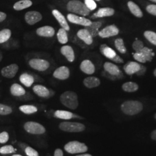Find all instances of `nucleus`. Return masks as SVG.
Listing matches in <instances>:
<instances>
[{
    "label": "nucleus",
    "instance_id": "nucleus-1",
    "mask_svg": "<svg viewBox=\"0 0 156 156\" xmlns=\"http://www.w3.org/2000/svg\"><path fill=\"white\" fill-rule=\"evenodd\" d=\"M60 100L64 106L72 110L77 109L79 106L78 95L73 91H67L63 93L60 95Z\"/></svg>",
    "mask_w": 156,
    "mask_h": 156
},
{
    "label": "nucleus",
    "instance_id": "nucleus-2",
    "mask_svg": "<svg viewBox=\"0 0 156 156\" xmlns=\"http://www.w3.org/2000/svg\"><path fill=\"white\" fill-rule=\"evenodd\" d=\"M143 104L138 101H127L121 105V110L126 115L134 116L143 110Z\"/></svg>",
    "mask_w": 156,
    "mask_h": 156
},
{
    "label": "nucleus",
    "instance_id": "nucleus-3",
    "mask_svg": "<svg viewBox=\"0 0 156 156\" xmlns=\"http://www.w3.org/2000/svg\"><path fill=\"white\" fill-rule=\"evenodd\" d=\"M67 10L71 13L77 14L83 16L89 15L90 11L86 5L81 1L78 0H72L68 2Z\"/></svg>",
    "mask_w": 156,
    "mask_h": 156
},
{
    "label": "nucleus",
    "instance_id": "nucleus-4",
    "mask_svg": "<svg viewBox=\"0 0 156 156\" xmlns=\"http://www.w3.org/2000/svg\"><path fill=\"white\" fill-rule=\"evenodd\" d=\"M64 150L69 154L83 153L88 151V147L84 143L73 140L68 142L64 146Z\"/></svg>",
    "mask_w": 156,
    "mask_h": 156
},
{
    "label": "nucleus",
    "instance_id": "nucleus-5",
    "mask_svg": "<svg viewBox=\"0 0 156 156\" xmlns=\"http://www.w3.org/2000/svg\"><path fill=\"white\" fill-rule=\"evenodd\" d=\"M59 128L67 133H80L84 131L86 127L82 123L64 122L59 124Z\"/></svg>",
    "mask_w": 156,
    "mask_h": 156
},
{
    "label": "nucleus",
    "instance_id": "nucleus-6",
    "mask_svg": "<svg viewBox=\"0 0 156 156\" xmlns=\"http://www.w3.org/2000/svg\"><path fill=\"white\" fill-rule=\"evenodd\" d=\"M100 51L103 56L111 60L112 62L119 64L124 62V60L120 56L117 55L116 51L106 44L101 45Z\"/></svg>",
    "mask_w": 156,
    "mask_h": 156
},
{
    "label": "nucleus",
    "instance_id": "nucleus-7",
    "mask_svg": "<svg viewBox=\"0 0 156 156\" xmlns=\"http://www.w3.org/2000/svg\"><path fill=\"white\" fill-rule=\"evenodd\" d=\"M24 128L29 134L41 135L46 132L45 127L41 124L35 122H27L24 124Z\"/></svg>",
    "mask_w": 156,
    "mask_h": 156
},
{
    "label": "nucleus",
    "instance_id": "nucleus-8",
    "mask_svg": "<svg viewBox=\"0 0 156 156\" xmlns=\"http://www.w3.org/2000/svg\"><path fill=\"white\" fill-rule=\"evenodd\" d=\"M28 64L31 68L41 72L46 71L50 67L49 62L41 58H32L28 62Z\"/></svg>",
    "mask_w": 156,
    "mask_h": 156
},
{
    "label": "nucleus",
    "instance_id": "nucleus-9",
    "mask_svg": "<svg viewBox=\"0 0 156 156\" xmlns=\"http://www.w3.org/2000/svg\"><path fill=\"white\" fill-rule=\"evenodd\" d=\"M105 71L117 79H122L124 77L123 73L118 66L110 62H106L104 64Z\"/></svg>",
    "mask_w": 156,
    "mask_h": 156
},
{
    "label": "nucleus",
    "instance_id": "nucleus-10",
    "mask_svg": "<svg viewBox=\"0 0 156 156\" xmlns=\"http://www.w3.org/2000/svg\"><path fill=\"white\" fill-rule=\"evenodd\" d=\"M67 19L71 23L84 27L89 26L92 22L90 20L84 17L79 16L73 13H69L67 15Z\"/></svg>",
    "mask_w": 156,
    "mask_h": 156
},
{
    "label": "nucleus",
    "instance_id": "nucleus-11",
    "mask_svg": "<svg viewBox=\"0 0 156 156\" xmlns=\"http://www.w3.org/2000/svg\"><path fill=\"white\" fill-rule=\"evenodd\" d=\"M119 33V30L117 27L114 25H109L102 29L98 33V36L102 38H107L112 37H114Z\"/></svg>",
    "mask_w": 156,
    "mask_h": 156
},
{
    "label": "nucleus",
    "instance_id": "nucleus-12",
    "mask_svg": "<svg viewBox=\"0 0 156 156\" xmlns=\"http://www.w3.org/2000/svg\"><path fill=\"white\" fill-rule=\"evenodd\" d=\"M24 19L28 24L33 26L34 24L39 22L42 19V16L39 12L34 11H29L26 13L24 16Z\"/></svg>",
    "mask_w": 156,
    "mask_h": 156
},
{
    "label": "nucleus",
    "instance_id": "nucleus-13",
    "mask_svg": "<svg viewBox=\"0 0 156 156\" xmlns=\"http://www.w3.org/2000/svg\"><path fill=\"white\" fill-rule=\"evenodd\" d=\"M19 70V66L16 64H12L6 67H4L1 69V75L2 76L5 78H14Z\"/></svg>",
    "mask_w": 156,
    "mask_h": 156
},
{
    "label": "nucleus",
    "instance_id": "nucleus-14",
    "mask_svg": "<svg viewBox=\"0 0 156 156\" xmlns=\"http://www.w3.org/2000/svg\"><path fill=\"white\" fill-rule=\"evenodd\" d=\"M53 77L58 80H64L69 78L70 71L68 67L61 66L56 69L53 73Z\"/></svg>",
    "mask_w": 156,
    "mask_h": 156
},
{
    "label": "nucleus",
    "instance_id": "nucleus-15",
    "mask_svg": "<svg viewBox=\"0 0 156 156\" xmlns=\"http://www.w3.org/2000/svg\"><path fill=\"white\" fill-rule=\"evenodd\" d=\"M36 34L39 37L51 38L55 35V30L50 26H45L37 28L36 30Z\"/></svg>",
    "mask_w": 156,
    "mask_h": 156
},
{
    "label": "nucleus",
    "instance_id": "nucleus-16",
    "mask_svg": "<svg viewBox=\"0 0 156 156\" xmlns=\"http://www.w3.org/2000/svg\"><path fill=\"white\" fill-rule=\"evenodd\" d=\"M52 14L56 18L57 21L59 23L62 28L65 29L67 31L70 30V27L67 22V19L62 13L57 9H54L52 11Z\"/></svg>",
    "mask_w": 156,
    "mask_h": 156
},
{
    "label": "nucleus",
    "instance_id": "nucleus-17",
    "mask_svg": "<svg viewBox=\"0 0 156 156\" xmlns=\"http://www.w3.org/2000/svg\"><path fill=\"white\" fill-rule=\"evenodd\" d=\"M76 35L78 38L82 41L86 45H90L93 44V37L91 35L89 32L86 28L79 30Z\"/></svg>",
    "mask_w": 156,
    "mask_h": 156
},
{
    "label": "nucleus",
    "instance_id": "nucleus-18",
    "mask_svg": "<svg viewBox=\"0 0 156 156\" xmlns=\"http://www.w3.org/2000/svg\"><path fill=\"white\" fill-rule=\"evenodd\" d=\"M60 52L62 56H64L67 60L70 62L75 61V55L73 48L69 45H64L60 49Z\"/></svg>",
    "mask_w": 156,
    "mask_h": 156
},
{
    "label": "nucleus",
    "instance_id": "nucleus-19",
    "mask_svg": "<svg viewBox=\"0 0 156 156\" xmlns=\"http://www.w3.org/2000/svg\"><path fill=\"white\" fill-rule=\"evenodd\" d=\"M80 69L83 73L87 75H92L95 71L94 64L89 60H84L82 62L80 65Z\"/></svg>",
    "mask_w": 156,
    "mask_h": 156
},
{
    "label": "nucleus",
    "instance_id": "nucleus-20",
    "mask_svg": "<svg viewBox=\"0 0 156 156\" xmlns=\"http://www.w3.org/2000/svg\"><path fill=\"white\" fill-rule=\"evenodd\" d=\"M115 10L111 8H102L94 13L91 17L92 19H95L112 16L115 14Z\"/></svg>",
    "mask_w": 156,
    "mask_h": 156
},
{
    "label": "nucleus",
    "instance_id": "nucleus-21",
    "mask_svg": "<svg viewBox=\"0 0 156 156\" xmlns=\"http://www.w3.org/2000/svg\"><path fill=\"white\" fill-rule=\"evenodd\" d=\"M140 64L135 62H129L123 67L124 72L127 75H131L136 73L140 70Z\"/></svg>",
    "mask_w": 156,
    "mask_h": 156
},
{
    "label": "nucleus",
    "instance_id": "nucleus-22",
    "mask_svg": "<svg viewBox=\"0 0 156 156\" xmlns=\"http://www.w3.org/2000/svg\"><path fill=\"white\" fill-rule=\"evenodd\" d=\"M34 93L42 98H48L50 95V91L47 87L41 84H36L33 87Z\"/></svg>",
    "mask_w": 156,
    "mask_h": 156
},
{
    "label": "nucleus",
    "instance_id": "nucleus-23",
    "mask_svg": "<svg viewBox=\"0 0 156 156\" xmlns=\"http://www.w3.org/2000/svg\"><path fill=\"white\" fill-rule=\"evenodd\" d=\"M55 117H57L60 119L62 120H70L73 118L78 117L81 119V117L78 115H76L73 114L71 112L67 111H63V110H57L54 113Z\"/></svg>",
    "mask_w": 156,
    "mask_h": 156
},
{
    "label": "nucleus",
    "instance_id": "nucleus-24",
    "mask_svg": "<svg viewBox=\"0 0 156 156\" xmlns=\"http://www.w3.org/2000/svg\"><path fill=\"white\" fill-rule=\"evenodd\" d=\"M102 26V22L100 21L98 22H91V24L85 27V28L89 32L91 35L93 37H96L98 35V33L100 32V28Z\"/></svg>",
    "mask_w": 156,
    "mask_h": 156
},
{
    "label": "nucleus",
    "instance_id": "nucleus-25",
    "mask_svg": "<svg viewBox=\"0 0 156 156\" xmlns=\"http://www.w3.org/2000/svg\"><path fill=\"white\" fill-rule=\"evenodd\" d=\"M84 85L89 89L97 87L100 85V79L95 76H89L85 78L83 80Z\"/></svg>",
    "mask_w": 156,
    "mask_h": 156
},
{
    "label": "nucleus",
    "instance_id": "nucleus-26",
    "mask_svg": "<svg viewBox=\"0 0 156 156\" xmlns=\"http://www.w3.org/2000/svg\"><path fill=\"white\" fill-rule=\"evenodd\" d=\"M19 80L26 87H30L34 82V78L28 73H23L20 76Z\"/></svg>",
    "mask_w": 156,
    "mask_h": 156
},
{
    "label": "nucleus",
    "instance_id": "nucleus-27",
    "mask_svg": "<svg viewBox=\"0 0 156 156\" xmlns=\"http://www.w3.org/2000/svg\"><path fill=\"white\" fill-rule=\"evenodd\" d=\"M10 91L12 95L15 97H21L26 93L25 89L19 84H13L10 88Z\"/></svg>",
    "mask_w": 156,
    "mask_h": 156
},
{
    "label": "nucleus",
    "instance_id": "nucleus-28",
    "mask_svg": "<svg viewBox=\"0 0 156 156\" xmlns=\"http://www.w3.org/2000/svg\"><path fill=\"white\" fill-rule=\"evenodd\" d=\"M127 5L129 11L135 16L138 18H141L143 17V13L141 9L138 5H137L134 2L129 1L127 3Z\"/></svg>",
    "mask_w": 156,
    "mask_h": 156
},
{
    "label": "nucleus",
    "instance_id": "nucleus-29",
    "mask_svg": "<svg viewBox=\"0 0 156 156\" xmlns=\"http://www.w3.org/2000/svg\"><path fill=\"white\" fill-rule=\"evenodd\" d=\"M33 5V2L30 0H21L17 1L14 5L13 8L16 11H22L24 9L28 8Z\"/></svg>",
    "mask_w": 156,
    "mask_h": 156
},
{
    "label": "nucleus",
    "instance_id": "nucleus-30",
    "mask_svg": "<svg viewBox=\"0 0 156 156\" xmlns=\"http://www.w3.org/2000/svg\"><path fill=\"white\" fill-rule=\"evenodd\" d=\"M57 38L60 44H66L68 42V35L67 31L64 28H60L57 33Z\"/></svg>",
    "mask_w": 156,
    "mask_h": 156
},
{
    "label": "nucleus",
    "instance_id": "nucleus-31",
    "mask_svg": "<svg viewBox=\"0 0 156 156\" xmlns=\"http://www.w3.org/2000/svg\"><path fill=\"white\" fill-rule=\"evenodd\" d=\"M138 89H139L138 84L133 82H126L122 85V89L126 92H128V93L135 92L138 90Z\"/></svg>",
    "mask_w": 156,
    "mask_h": 156
},
{
    "label": "nucleus",
    "instance_id": "nucleus-32",
    "mask_svg": "<svg viewBox=\"0 0 156 156\" xmlns=\"http://www.w3.org/2000/svg\"><path fill=\"white\" fill-rule=\"evenodd\" d=\"M19 110L26 115H31L38 111V108L32 105H23L19 107Z\"/></svg>",
    "mask_w": 156,
    "mask_h": 156
},
{
    "label": "nucleus",
    "instance_id": "nucleus-33",
    "mask_svg": "<svg viewBox=\"0 0 156 156\" xmlns=\"http://www.w3.org/2000/svg\"><path fill=\"white\" fill-rule=\"evenodd\" d=\"M12 32L11 30L5 28L0 31V44H4L10 39Z\"/></svg>",
    "mask_w": 156,
    "mask_h": 156
},
{
    "label": "nucleus",
    "instance_id": "nucleus-34",
    "mask_svg": "<svg viewBox=\"0 0 156 156\" xmlns=\"http://www.w3.org/2000/svg\"><path fill=\"white\" fill-rule=\"evenodd\" d=\"M115 48L120 53L125 54L127 52V49L124 45V42L122 38H117L115 41Z\"/></svg>",
    "mask_w": 156,
    "mask_h": 156
},
{
    "label": "nucleus",
    "instance_id": "nucleus-35",
    "mask_svg": "<svg viewBox=\"0 0 156 156\" xmlns=\"http://www.w3.org/2000/svg\"><path fill=\"white\" fill-rule=\"evenodd\" d=\"M140 51H141L145 56V58L147 60V62H151L153 60V57L154 55V53L153 52L152 49H151L147 47H144L143 49L140 50Z\"/></svg>",
    "mask_w": 156,
    "mask_h": 156
},
{
    "label": "nucleus",
    "instance_id": "nucleus-36",
    "mask_svg": "<svg viewBox=\"0 0 156 156\" xmlns=\"http://www.w3.org/2000/svg\"><path fill=\"white\" fill-rule=\"evenodd\" d=\"M146 39H147L153 45L156 46V33L151 31H146L144 33Z\"/></svg>",
    "mask_w": 156,
    "mask_h": 156
},
{
    "label": "nucleus",
    "instance_id": "nucleus-37",
    "mask_svg": "<svg viewBox=\"0 0 156 156\" xmlns=\"http://www.w3.org/2000/svg\"><path fill=\"white\" fill-rule=\"evenodd\" d=\"M16 149L12 145H5L0 148V153L2 154H11L16 152Z\"/></svg>",
    "mask_w": 156,
    "mask_h": 156
},
{
    "label": "nucleus",
    "instance_id": "nucleus-38",
    "mask_svg": "<svg viewBox=\"0 0 156 156\" xmlns=\"http://www.w3.org/2000/svg\"><path fill=\"white\" fill-rule=\"evenodd\" d=\"M12 112L11 107L0 104V115H8Z\"/></svg>",
    "mask_w": 156,
    "mask_h": 156
},
{
    "label": "nucleus",
    "instance_id": "nucleus-39",
    "mask_svg": "<svg viewBox=\"0 0 156 156\" xmlns=\"http://www.w3.org/2000/svg\"><path fill=\"white\" fill-rule=\"evenodd\" d=\"M133 57L135 60H136L137 62H140L145 63L146 62H147L144 55L141 51L135 52L133 55Z\"/></svg>",
    "mask_w": 156,
    "mask_h": 156
},
{
    "label": "nucleus",
    "instance_id": "nucleus-40",
    "mask_svg": "<svg viewBox=\"0 0 156 156\" xmlns=\"http://www.w3.org/2000/svg\"><path fill=\"white\" fill-rule=\"evenodd\" d=\"M144 47V43L140 40L135 41L133 44V48L136 52H139Z\"/></svg>",
    "mask_w": 156,
    "mask_h": 156
},
{
    "label": "nucleus",
    "instance_id": "nucleus-41",
    "mask_svg": "<svg viewBox=\"0 0 156 156\" xmlns=\"http://www.w3.org/2000/svg\"><path fill=\"white\" fill-rule=\"evenodd\" d=\"M84 4L90 11H94L97 8V4L94 0H84Z\"/></svg>",
    "mask_w": 156,
    "mask_h": 156
},
{
    "label": "nucleus",
    "instance_id": "nucleus-42",
    "mask_svg": "<svg viewBox=\"0 0 156 156\" xmlns=\"http://www.w3.org/2000/svg\"><path fill=\"white\" fill-rule=\"evenodd\" d=\"M25 153L27 156H39L38 152L30 146H27L25 149Z\"/></svg>",
    "mask_w": 156,
    "mask_h": 156
},
{
    "label": "nucleus",
    "instance_id": "nucleus-43",
    "mask_svg": "<svg viewBox=\"0 0 156 156\" xmlns=\"http://www.w3.org/2000/svg\"><path fill=\"white\" fill-rule=\"evenodd\" d=\"M9 138V136L7 132L4 131L0 133V144H5L7 142Z\"/></svg>",
    "mask_w": 156,
    "mask_h": 156
},
{
    "label": "nucleus",
    "instance_id": "nucleus-44",
    "mask_svg": "<svg viewBox=\"0 0 156 156\" xmlns=\"http://www.w3.org/2000/svg\"><path fill=\"white\" fill-rule=\"evenodd\" d=\"M146 11L151 15L156 16V5H149L146 7Z\"/></svg>",
    "mask_w": 156,
    "mask_h": 156
},
{
    "label": "nucleus",
    "instance_id": "nucleus-45",
    "mask_svg": "<svg viewBox=\"0 0 156 156\" xmlns=\"http://www.w3.org/2000/svg\"><path fill=\"white\" fill-rule=\"evenodd\" d=\"M146 69H146V67L144 66H141V65H140V70H139L137 73H136V75L140 76L144 75L145 73H146Z\"/></svg>",
    "mask_w": 156,
    "mask_h": 156
},
{
    "label": "nucleus",
    "instance_id": "nucleus-46",
    "mask_svg": "<svg viewBox=\"0 0 156 156\" xmlns=\"http://www.w3.org/2000/svg\"><path fill=\"white\" fill-rule=\"evenodd\" d=\"M64 156V153L62 149H57L55 151V153H54V156Z\"/></svg>",
    "mask_w": 156,
    "mask_h": 156
},
{
    "label": "nucleus",
    "instance_id": "nucleus-47",
    "mask_svg": "<svg viewBox=\"0 0 156 156\" xmlns=\"http://www.w3.org/2000/svg\"><path fill=\"white\" fill-rule=\"evenodd\" d=\"M6 18V15L2 12H0V23L4 21Z\"/></svg>",
    "mask_w": 156,
    "mask_h": 156
},
{
    "label": "nucleus",
    "instance_id": "nucleus-48",
    "mask_svg": "<svg viewBox=\"0 0 156 156\" xmlns=\"http://www.w3.org/2000/svg\"><path fill=\"white\" fill-rule=\"evenodd\" d=\"M151 140H156V129H154L151 132Z\"/></svg>",
    "mask_w": 156,
    "mask_h": 156
},
{
    "label": "nucleus",
    "instance_id": "nucleus-49",
    "mask_svg": "<svg viewBox=\"0 0 156 156\" xmlns=\"http://www.w3.org/2000/svg\"><path fill=\"white\" fill-rule=\"evenodd\" d=\"M76 156H92V155L90 154H79Z\"/></svg>",
    "mask_w": 156,
    "mask_h": 156
},
{
    "label": "nucleus",
    "instance_id": "nucleus-50",
    "mask_svg": "<svg viewBox=\"0 0 156 156\" xmlns=\"http://www.w3.org/2000/svg\"><path fill=\"white\" fill-rule=\"evenodd\" d=\"M2 59V53H1V52L0 51V62L1 61V60Z\"/></svg>",
    "mask_w": 156,
    "mask_h": 156
},
{
    "label": "nucleus",
    "instance_id": "nucleus-51",
    "mask_svg": "<svg viewBox=\"0 0 156 156\" xmlns=\"http://www.w3.org/2000/svg\"><path fill=\"white\" fill-rule=\"evenodd\" d=\"M154 73V75L156 77V68L154 69V73Z\"/></svg>",
    "mask_w": 156,
    "mask_h": 156
},
{
    "label": "nucleus",
    "instance_id": "nucleus-52",
    "mask_svg": "<svg viewBox=\"0 0 156 156\" xmlns=\"http://www.w3.org/2000/svg\"><path fill=\"white\" fill-rule=\"evenodd\" d=\"M12 156H22V155H20V154H14Z\"/></svg>",
    "mask_w": 156,
    "mask_h": 156
},
{
    "label": "nucleus",
    "instance_id": "nucleus-53",
    "mask_svg": "<svg viewBox=\"0 0 156 156\" xmlns=\"http://www.w3.org/2000/svg\"><path fill=\"white\" fill-rule=\"evenodd\" d=\"M151 1H152V2H156V0H150Z\"/></svg>",
    "mask_w": 156,
    "mask_h": 156
},
{
    "label": "nucleus",
    "instance_id": "nucleus-54",
    "mask_svg": "<svg viewBox=\"0 0 156 156\" xmlns=\"http://www.w3.org/2000/svg\"><path fill=\"white\" fill-rule=\"evenodd\" d=\"M154 119H156V113L155 114V115H154Z\"/></svg>",
    "mask_w": 156,
    "mask_h": 156
},
{
    "label": "nucleus",
    "instance_id": "nucleus-55",
    "mask_svg": "<svg viewBox=\"0 0 156 156\" xmlns=\"http://www.w3.org/2000/svg\"><path fill=\"white\" fill-rule=\"evenodd\" d=\"M95 1H100L101 0H95Z\"/></svg>",
    "mask_w": 156,
    "mask_h": 156
}]
</instances>
